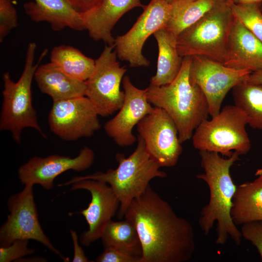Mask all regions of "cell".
I'll use <instances>...</instances> for the list:
<instances>
[{"label": "cell", "mask_w": 262, "mask_h": 262, "mask_svg": "<svg viewBox=\"0 0 262 262\" xmlns=\"http://www.w3.org/2000/svg\"><path fill=\"white\" fill-rule=\"evenodd\" d=\"M164 0L166 1L167 2H168V3H172V2L174 0Z\"/></svg>", "instance_id": "36"}, {"label": "cell", "mask_w": 262, "mask_h": 262, "mask_svg": "<svg viewBox=\"0 0 262 262\" xmlns=\"http://www.w3.org/2000/svg\"><path fill=\"white\" fill-rule=\"evenodd\" d=\"M98 114L89 99L82 96L53 101L48 121L60 139L72 141L92 136L100 127Z\"/></svg>", "instance_id": "13"}, {"label": "cell", "mask_w": 262, "mask_h": 262, "mask_svg": "<svg viewBox=\"0 0 262 262\" xmlns=\"http://www.w3.org/2000/svg\"><path fill=\"white\" fill-rule=\"evenodd\" d=\"M98 262H141V258L134 257L117 250L104 248L96 259Z\"/></svg>", "instance_id": "31"}, {"label": "cell", "mask_w": 262, "mask_h": 262, "mask_svg": "<svg viewBox=\"0 0 262 262\" xmlns=\"http://www.w3.org/2000/svg\"><path fill=\"white\" fill-rule=\"evenodd\" d=\"M215 0H174L171 3V14L165 27L178 37L184 30L199 20L212 7Z\"/></svg>", "instance_id": "25"}, {"label": "cell", "mask_w": 262, "mask_h": 262, "mask_svg": "<svg viewBox=\"0 0 262 262\" xmlns=\"http://www.w3.org/2000/svg\"><path fill=\"white\" fill-rule=\"evenodd\" d=\"M191 61V56L183 58L179 73L170 83L149 84L147 88L149 103L164 110L175 122L181 143L192 138L196 128L210 115L204 94L190 79Z\"/></svg>", "instance_id": "3"}, {"label": "cell", "mask_w": 262, "mask_h": 262, "mask_svg": "<svg viewBox=\"0 0 262 262\" xmlns=\"http://www.w3.org/2000/svg\"><path fill=\"white\" fill-rule=\"evenodd\" d=\"M233 3L256 2L261 3L262 0H229Z\"/></svg>", "instance_id": "35"}, {"label": "cell", "mask_w": 262, "mask_h": 262, "mask_svg": "<svg viewBox=\"0 0 262 262\" xmlns=\"http://www.w3.org/2000/svg\"><path fill=\"white\" fill-rule=\"evenodd\" d=\"M145 6L140 0H101L90 9L80 13V16L91 38L113 45L115 38L111 32L117 21L132 9Z\"/></svg>", "instance_id": "17"}, {"label": "cell", "mask_w": 262, "mask_h": 262, "mask_svg": "<svg viewBox=\"0 0 262 262\" xmlns=\"http://www.w3.org/2000/svg\"><path fill=\"white\" fill-rule=\"evenodd\" d=\"M73 247L74 256L73 262H89L88 258L84 254V252L82 247L79 245L78 242V236L77 232L72 229H70Z\"/></svg>", "instance_id": "32"}, {"label": "cell", "mask_w": 262, "mask_h": 262, "mask_svg": "<svg viewBox=\"0 0 262 262\" xmlns=\"http://www.w3.org/2000/svg\"><path fill=\"white\" fill-rule=\"evenodd\" d=\"M171 8L164 0H151L131 29L115 38L117 57L131 67L148 66L149 61L142 54L144 44L150 35L166 26Z\"/></svg>", "instance_id": "10"}, {"label": "cell", "mask_w": 262, "mask_h": 262, "mask_svg": "<svg viewBox=\"0 0 262 262\" xmlns=\"http://www.w3.org/2000/svg\"><path fill=\"white\" fill-rule=\"evenodd\" d=\"M261 7L262 11V2L261 3Z\"/></svg>", "instance_id": "38"}, {"label": "cell", "mask_w": 262, "mask_h": 262, "mask_svg": "<svg viewBox=\"0 0 262 262\" xmlns=\"http://www.w3.org/2000/svg\"><path fill=\"white\" fill-rule=\"evenodd\" d=\"M17 25V16L12 0H0V41Z\"/></svg>", "instance_id": "28"}, {"label": "cell", "mask_w": 262, "mask_h": 262, "mask_svg": "<svg viewBox=\"0 0 262 262\" xmlns=\"http://www.w3.org/2000/svg\"><path fill=\"white\" fill-rule=\"evenodd\" d=\"M137 145L134 151L128 157L124 154L117 153L115 159L118 165L115 169H108L83 176L75 177L58 185H71L82 180H94L108 184L120 202L118 211L119 219L124 217L125 213L132 200L142 195L154 178H164L166 173L160 170V166L147 152L143 139L138 135Z\"/></svg>", "instance_id": "4"}, {"label": "cell", "mask_w": 262, "mask_h": 262, "mask_svg": "<svg viewBox=\"0 0 262 262\" xmlns=\"http://www.w3.org/2000/svg\"><path fill=\"white\" fill-rule=\"evenodd\" d=\"M191 80L204 94L212 117L221 110L222 102L229 91L236 85L246 81L251 71L238 70L207 57L191 56Z\"/></svg>", "instance_id": "11"}, {"label": "cell", "mask_w": 262, "mask_h": 262, "mask_svg": "<svg viewBox=\"0 0 262 262\" xmlns=\"http://www.w3.org/2000/svg\"><path fill=\"white\" fill-rule=\"evenodd\" d=\"M101 239L104 248H113L141 259L142 249L139 237L135 227L129 220H111L106 226Z\"/></svg>", "instance_id": "23"}, {"label": "cell", "mask_w": 262, "mask_h": 262, "mask_svg": "<svg viewBox=\"0 0 262 262\" xmlns=\"http://www.w3.org/2000/svg\"><path fill=\"white\" fill-rule=\"evenodd\" d=\"M34 78L41 92L53 101L85 96V81L67 75L50 62L38 66Z\"/></svg>", "instance_id": "20"}, {"label": "cell", "mask_w": 262, "mask_h": 262, "mask_svg": "<svg viewBox=\"0 0 262 262\" xmlns=\"http://www.w3.org/2000/svg\"><path fill=\"white\" fill-rule=\"evenodd\" d=\"M183 0L187 1H193V0Z\"/></svg>", "instance_id": "37"}, {"label": "cell", "mask_w": 262, "mask_h": 262, "mask_svg": "<svg viewBox=\"0 0 262 262\" xmlns=\"http://www.w3.org/2000/svg\"><path fill=\"white\" fill-rule=\"evenodd\" d=\"M261 3H233V14L262 43V11Z\"/></svg>", "instance_id": "27"}, {"label": "cell", "mask_w": 262, "mask_h": 262, "mask_svg": "<svg viewBox=\"0 0 262 262\" xmlns=\"http://www.w3.org/2000/svg\"><path fill=\"white\" fill-rule=\"evenodd\" d=\"M33 184H25L20 192L8 199L9 214L0 228V246L6 247L19 239L39 242L64 261L67 260L53 245L39 222Z\"/></svg>", "instance_id": "9"}, {"label": "cell", "mask_w": 262, "mask_h": 262, "mask_svg": "<svg viewBox=\"0 0 262 262\" xmlns=\"http://www.w3.org/2000/svg\"><path fill=\"white\" fill-rule=\"evenodd\" d=\"M124 217L135 227L142 249L141 262H186L196 249L194 229L149 185L132 200Z\"/></svg>", "instance_id": "1"}, {"label": "cell", "mask_w": 262, "mask_h": 262, "mask_svg": "<svg viewBox=\"0 0 262 262\" xmlns=\"http://www.w3.org/2000/svg\"><path fill=\"white\" fill-rule=\"evenodd\" d=\"M94 159L95 153L88 147L82 148L74 158L57 154L44 158L34 156L19 167L18 176L23 184H37L50 190L58 176L69 170L85 171L91 166Z\"/></svg>", "instance_id": "15"}, {"label": "cell", "mask_w": 262, "mask_h": 262, "mask_svg": "<svg viewBox=\"0 0 262 262\" xmlns=\"http://www.w3.org/2000/svg\"><path fill=\"white\" fill-rule=\"evenodd\" d=\"M223 64L251 72L262 69V43L235 17Z\"/></svg>", "instance_id": "18"}, {"label": "cell", "mask_w": 262, "mask_h": 262, "mask_svg": "<svg viewBox=\"0 0 262 262\" xmlns=\"http://www.w3.org/2000/svg\"><path fill=\"white\" fill-rule=\"evenodd\" d=\"M230 214L236 225L262 221V173L237 186Z\"/></svg>", "instance_id": "22"}, {"label": "cell", "mask_w": 262, "mask_h": 262, "mask_svg": "<svg viewBox=\"0 0 262 262\" xmlns=\"http://www.w3.org/2000/svg\"><path fill=\"white\" fill-rule=\"evenodd\" d=\"M50 62L65 74L82 81H85L91 75L95 66V60L76 48L64 45L52 49Z\"/></svg>", "instance_id": "24"}, {"label": "cell", "mask_w": 262, "mask_h": 262, "mask_svg": "<svg viewBox=\"0 0 262 262\" xmlns=\"http://www.w3.org/2000/svg\"><path fill=\"white\" fill-rule=\"evenodd\" d=\"M36 48L35 43L29 44L24 69L17 82L13 81L8 72L2 76L3 90L0 131H9L13 139L18 144L21 142L22 131L26 128L34 129L46 137L33 107L31 87L35 70L46 55L47 50L45 49L42 52L38 62L34 64Z\"/></svg>", "instance_id": "5"}, {"label": "cell", "mask_w": 262, "mask_h": 262, "mask_svg": "<svg viewBox=\"0 0 262 262\" xmlns=\"http://www.w3.org/2000/svg\"><path fill=\"white\" fill-rule=\"evenodd\" d=\"M199 155L204 172L197 174L196 177L207 183L210 191L209 202L200 212L199 227L207 235L216 222V244L224 245L230 237L236 245H240L241 232L230 214L237 186L231 178L230 169L240 159V155L234 151L230 157L225 158L217 152L200 150Z\"/></svg>", "instance_id": "2"}, {"label": "cell", "mask_w": 262, "mask_h": 262, "mask_svg": "<svg viewBox=\"0 0 262 262\" xmlns=\"http://www.w3.org/2000/svg\"><path fill=\"white\" fill-rule=\"evenodd\" d=\"M240 231L242 237L256 247L262 261V221L245 223Z\"/></svg>", "instance_id": "30"}, {"label": "cell", "mask_w": 262, "mask_h": 262, "mask_svg": "<svg viewBox=\"0 0 262 262\" xmlns=\"http://www.w3.org/2000/svg\"><path fill=\"white\" fill-rule=\"evenodd\" d=\"M146 150L160 167H173L182 152L177 127L163 109L154 107L137 125Z\"/></svg>", "instance_id": "12"}, {"label": "cell", "mask_w": 262, "mask_h": 262, "mask_svg": "<svg viewBox=\"0 0 262 262\" xmlns=\"http://www.w3.org/2000/svg\"><path fill=\"white\" fill-rule=\"evenodd\" d=\"M115 45H106L98 59L91 75L85 81V96L91 101L99 115H112L122 106L124 91L120 83L127 69L117 60Z\"/></svg>", "instance_id": "8"}, {"label": "cell", "mask_w": 262, "mask_h": 262, "mask_svg": "<svg viewBox=\"0 0 262 262\" xmlns=\"http://www.w3.org/2000/svg\"><path fill=\"white\" fill-rule=\"evenodd\" d=\"M229 0H215L197 22L182 32L177 48L182 57L200 56L224 64L234 16Z\"/></svg>", "instance_id": "6"}, {"label": "cell", "mask_w": 262, "mask_h": 262, "mask_svg": "<svg viewBox=\"0 0 262 262\" xmlns=\"http://www.w3.org/2000/svg\"><path fill=\"white\" fill-rule=\"evenodd\" d=\"M247 81L253 83L262 84V69L251 73Z\"/></svg>", "instance_id": "34"}, {"label": "cell", "mask_w": 262, "mask_h": 262, "mask_svg": "<svg viewBox=\"0 0 262 262\" xmlns=\"http://www.w3.org/2000/svg\"><path fill=\"white\" fill-rule=\"evenodd\" d=\"M28 240L19 239L16 240L8 246H0V262L15 261L21 257L33 254L35 250L28 247Z\"/></svg>", "instance_id": "29"}, {"label": "cell", "mask_w": 262, "mask_h": 262, "mask_svg": "<svg viewBox=\"0 0 262 262\" xmlns=\"http://www.w3.org/2000/svg\"><path fill=\"white\" fill-rule=\"evenodd\" d=\"M71 185L69 190L84 189L91 196L88 207L79 212L88 225V230L81 235L80 241L82 245L89 246L101 238L106 226L118 212L120 202L111 187L105 182L87 179Z\"/></svg>", "instance_id": "14"}, {"label": "cell", "mask_w": 262, "mask_h": 262, "mask_svg": "<svg viewBox=\"0 0 262 262\" xmlns=\"http://www.w3.org/2000/svg\"><path fill=\"white\" fill-rule=\"evenodd\" d=\"M232 89L234 105L245 113L248 124L262 130V84L246 81Z\"/></svg>", "instance_id": "26"}, {"label": "cell", "mask_w": 262, "mask_h": 262, "mask_svg": "<svg viewBox=\"0 0 262 262\" xmlns=\"http://www.w3.org/2000/svg\"><path fill=\"white\" fill-rule=\"evenodd\" d=\"M122 83L125 93L123 104L118 113L105 123L104 129L118 146L126 147L136 142L132 129L153 107L147 100V88H137L127 75L124 76Z\"/></svg>", "instance_id": "16"}, {"label": "cell", "mask_w": 262, "mask_h": 262, "mask_svg": "<svg viewBox=\"0 0 262 262\" xmlns=\"http://www.w3.org/2000/svg\"><path fill=\"white\" fill-rule=\"evenodd\" d=\"M23 7L32 20L47 22L55 31L66 27L76 31L85 30L80 13L67 0H34L24 3Z\"/></svg>", "instance_id": "19"}, {"label": "cell", "mask_w": 262, "mask_h": 262, "mask_svg": "<svg viewBox=\"0 0 262 262\" xmlns=\"http://www.w3.org/2000/svg\"><path fill=\"white\" fill-rule=\"evenodd\" d=\"M158 46L157 71L150 79V84L156 86L164 85L171 82L181 68L183 57L177 50V37L165 27L153 34Z\"/></svg>", "instance_id": "21"}, {"label": "cell", "mask_w": 262, "mask_h": 262, "mask_svg": "<svg viewBox=\"0 0 262 262\" xmlns=\"http://www.w3.org/2000/svg\"><path fill=\"white\" fill-rule=\"evenodd\" d=\"M247 124V116L241 109L235 105L225 106L196 128L192 137L193 146L199 151L215 152L227 157L234 151L245 155L251 148Z\"/></svg>", "instance_id": "7"}, {"label": "cell", "mask_w": 262, "mask_h": 262, "mask_svg": "<svg viewBox=\"0 0 262 262\" xmlns=\"http://www.w3.org/2000/svg\"><path fill=\"white\" fill-rule=\"evenodd\" d=\"M101 0H67L73 7L80 13L85 12L95 6Z\"/></svg>", "instance_id": "33"}]
</instances>
